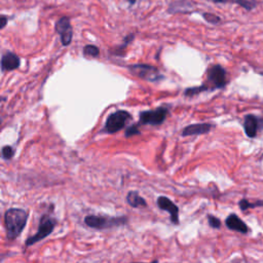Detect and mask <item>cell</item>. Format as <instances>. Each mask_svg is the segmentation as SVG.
Segmentation results:
<instances>
[{"label": "cell", "mask_w": 263, "mask_h": 263, "mask_svg": "<svg viewBox=\"0 0 263 263\" xmlns=\"http://www.w3.org/2000/svg\"><path fill=\"white\" fill-rule=\"evenodd\" d=\"M28 221V212L20 208H11L4 215L5 229L8 240H16L24 230Z\"/></svg>", "instance_id": "6da1fadb"}, {"label": "cell", "mask_w": 263, "mask_h": 263, "mask_svg": "<svg viewBox=\"0 0 263 263\" xmlns=\"http://www.w3.org/2000/svg\"><path fill=\"white\" fill-rule=\"evenodd\" d=\"M85 223L95 229H106L115 226L125 225L127 223V217H105V216H95L88 215L85 218Z\"/></svg>", "instance_id": "7a4b0ae2"}, {"label": "cell", "mask_w": 263, "mask_h": 263, "mask_svg": "<svg viewBox=\"0 0 263 263\" xmlns=\"http://www.w3.org/2000/svg\"><path fill=\"white\" fill-rule=\"evenodd\" d=\"M56 226V220L50 218L48 215H44L39 222V228L38 231L32 235L31 238L27 239L26 241V246H32L42 240L47 238V236L52 232Z\"/></svg>", "instance_id": "3957f363"}, {"label": "cell", "mask_w": 263, "mask_h": 263, "mask_svg": "<svg viewBox=\"0 0 263 263\" xmlns=\"http://www.w3.org/2000/svg\"><path fill=\"white\" fill-rule=\"evenodd\" d=\"M130 120L131 114L128 111L118 110L108 116L106 125H105V130L109 134H115L118 131L123 130Z\"/></svg>", "instance_id": "277c9868"}, {"label": "cell", "mask_w": 263, "mask_h": 263, "mask_svg": "<svg viewBox=\"0 0 263 263\" xmlns=\"http://www.w3.org/2000/svg\"><path fill=\"white\" fill-rule=\"evenodd\" d=\"M129 70L134 75L149 82H157L163 78L160 71L151 65H131L129 66Z\"/></svg>", "instance_id": "5b68a950"}, {"label": "cell", "mask_w": 263, "mask_h": 263, "mask_svg": "<svg viewBox=\"0 0 263 263\" xmlns=\"http://www.w3.org/2000/svg\"><path fill=\"white\" fill-rule=\"evenodd\" d=\"M168 116V109L160 107L155 110L144 111L140 113V123L142 125L160 126L162 125Z\"/></svg>", "instance_id": "8992f818"}, {"label": "cell", "mask_w": 263, "mask_h": 263, "mask_svg": "<svg viewBox=\"0 0 263 263\" xmlns=\"http://www.w3.org/2000/svg\"><path fill=\"white\" fill-rule=\"evenodd\" d=\"M56 30L61 36V42L63 45H69L72 41V27L67 17H63L57 22Z\"/></svg>", "instance_id": "52a82bcc"}, {"label": "cell", "mask_w": 263, "mask_h": 263, "mask_svg": "<svg viewBox=\"0 0 263 263\" xmlns=\"http://www.w3.org/2000/svg\"><path fill=\"white\" fill-rule=\"evenodd\" d=\"M208 78L215 88H223L226 85V72L220 65H213L208 71Z\"/></svg>", "instance_id": "ba28073f"}, {"label": "cell", "mask_w": 263, "mask_h": 263, "mask_svg": "<svg viewBox=\"0 0 263 263\" xmlns=\"http://www.w3.org/2000/svg\"><path fill=\"white\" fill-rule=\"evenodd\" d=\"M157 206L161 210L167 211L171 216V221L174 224H179V208L166 196H160L157 199Z\"/></svg>", "instance_id": "9c48e42d"}, {"label": "cell", "mask_w": 263, "mask_h": 263, "mask_svg": "<svg viewBox=\"0 0 263 263\" xmlns=\"http://www.w3.org/2000/svg\"><path fill=\"white\" fill-rule=\"evenodd\" d=\"M213 126L211 124H194L187 126L186 128H184L182 131V136L187 137V136H194V135H204L209 133L210 131L212 130Z\"/></svg>", "instance_id": "30bf717a"}, {"label": "cell", "mask_w": 263, "mask_h": 263, "mask_svg": "<svg viewBox=\"0 0 263 263\" xmlns=\"http://www.w3.org/2000/svg\"><path fill=\"white\" fill-rule=\"evenodd\" d=\"M258 128H259L258 117L253 114H248L245 117V122H244V130L246 135L249 138H255L257 135Z\"/></svg>", "instance_id": "8fae6325"}, {"label": "cell", "mask_w": 263, "mask_h": 263, "mask_svg": "<svg viewBox=\"0 0 263 263\" xmlns=\"http://www.w3.org/2000/svg\"><path fill=\"white\" fill-rule=\"evenodd\" d=\"M225 224L229 229L234 230V231H239V232L244 233V234H246L249 230L246 223L238 215H235V214H230L226 218Z\"/></svg>", "instance_id": "7c38bea8"}, {"label": "cell", "mask_w": 263, "mask_h": 263, "mask_svg": "<svg viewBox=\"0 0 263 263\" xmlns=\"http://www.w3.org/2000/svg\"><path fill=\"white\" fill-rule=\"evenodd\" d=\"M20 66V59L18 58L17 55L12 54V52H7L1 60V67L2 70L5 71H10V70H15Z\"/></svg>", "instance_id": "4fadbf2b"}, {"label": "cell", "mask_w": 263, "mask_h": 263, "mask_svg": "<svg viewBox=\"0 0 263 263\" xmlns=\"http://www.w3.org/2000/svg\"><path fill=\"white\" fill-rule=\"evenodd\" d=\"M127 202L132 208H141L147 206L146 201L137 191H130L127 195Z\"/></svg>", "instance_id": "5bb4252c"}, {"label": "cell", "mask_w": 263, "mask_h": 263, "mask_svg": "<svg viewBox=\"0 0 263 263\" xmlns=\"http://www.w3.org/2000/svg\"><path fill=\"white\" fill-rule=\"evenodd\" d=\"M257 207H263V201H257L255 203H250L248 200H242L240 202V208L242 211H246L251 208H257Z\"/></svg>", "instance_id": "9a60e30c"}, {"label": "cell", "mask_w": 263, "mask_h": 263, "mask_svg": "<svg viewBox=\"0 0 263 263\" xmlns=\"http://www.w3.org/2000/svg\"><path fill=\"white\" fill-rule=\"evenodd\" d=\"M234 2L248 10L253 9L257 4L256 0H234Z\"/></svg>", "instance_id": "2e32d148"}, {"label": "cell", "mask_w": 263, "mask_h": 263, "mask_svg": "<svg viewBox=\"0 0 263 263\" xmlns=\"http://www.w3.org/2000/svg\"><path fill=\"white\" fill-rule=\"evenodd\" d=\"M84 54L85 56H88V57H98L100 51H99V48L95 45H87L84 49Z\"/></svg>", "instance_id": "e0dca14e"}, {"label": "cell", "mask_w": 263, "mask_h": 263, "mask_svg": "<svg viewBox=\"0 0 263 263\" xmlns=\"http://www.w3.org/2000/svg\"><path fill=\"white\" fill-rule=\"evenodd\" d=\"M208 88L206 86H202V87H196V88H187L185 90V96L187 97H192V96H195L197 94H200L202 93V91H205L207 90Z\"/></svg>", "instance_id": "ac0fdd59"}, {"label": "cell", "mask_w": 263, "mask_h": 263, "mask_svg": "<svg viewBox=\"0 0 263 263\" xmlns=\"http://www.w3.org/2000/svg\"><path fill=\"white\" fill-rule=\"evenodd\" d=\"M1 154L4 160L9 161L12 159V156H14V149H12L11 146H4L1 150Z\"/></svg>", "instance_id": "d6986e66"}, {"label": "cell", "mask_w": 263, "mask_h": 263, "mask_svg": "<svg viewBox=\"0 0 263 263\" xmlns=\"http://www.w3.org/2000/svg\"><path fill=\"white\" fill-rule=\"evenodd\" d=\"M208 222H209V224L211 227L213 228H220L221 227V221L215 217V216H212V215H210L209 218H208Z\"/></svg>", "instance_id": "ffe728a7"}, {"label": "cell", "mask_w": 263, "mask_h": 263, "mask_svg": "<svg viewBox=\"0 0 263 263\" xmlns=\"http://www.w3.org/2000/svg\"><path fill=\"white\" fill-rule=\"evenodd\" d=\"M204 19L208 22V23H211V24H217L220 22V18L216 15L213 14H209V12H206V14H203Z\"/></svg>", "instance_id": "44dd1931"}, {"label": "cell", "mask_w": 263, "mask_h": 263, "mask_svg": "<svg viewBox=\"0 0 263 263\" xmlns=\"http://www.w3.org/2000/svg\"><path fill=\"white\" fill-rule=\"evenodd\" d=\"M140 134V131L138 130V126H131L130 128H128L127 132H126V137H132V136H135V135H139Z\"/></svg>", "instance_id": "7402d4cb"}, {"label": "cell", "mask_w": 263, "mask_h": 263, "mask_svg": "<svg viewBox=\"0 0 263 263\" xmlns=\"http://www.w3.org/2000/svg\"><path fill=\"white\" fill-rule=\"evenodd\" d=\"M7 24V17L0 16V30L4 28Z\"/></svg>", "instance_id": "603a6c76"}, {"label": "cell", "mask_w": 263, "mask_h": 263, "mask_svg": "<svg viewBox=\"0 0 263 263\" xmlns=\"http://www.w3.org/2000/svg\"><path fill=\"white\" fill-rule=\"evenodd\" d=\"M212 1H214V2H223V3H225V2L230 1V0H212Z\"/></svg>", "instance_id": "cb8c5ba5"}, {"label": "cell", "mask_w": 263, "mask_h": 263, "mask_svg": "<svg viewBox=\"0 0 263 263\" xmlns=\"http://www.w3.org/2000/svg\"><path fill=\"white\" fill-rule=\"evenodd\" d=\"M128 1H129L130 3L133 4V3H135V2H136V0H128Z\"/></svg>", "instance_id": "d4e9b609"}, {"label": "cell", "mask_w": 263, "mask_h": 263, "mask_svg": "<svg viewBox=\"0 0 263 263\" xmlns=\"http://www.w3.org/2000/svg\"><path fill=\"white\" fill-rule=\"evenodd\" d=\"M1 260H2V257H1V256H0V262H1Z\"/></svg>", "instance_id": "484cf974"}, {"label": "cell", "mask_w": 263, "mask_h": 263, "mask_svg": "<svg viewBox=\"0 0 263 263\" xmlns=\"http://www.w3.org/2000/svg\"><path fill=\"white\" fill-rule=\"evenodd\" d=\"M152 263H157V261H154V262H152Z\"/></svg>", "instance_id": "4316f807"}, {"label": "cell", "mask_w": 263, "mask_h": 263, "mask_svg": "<svg viewBox=\"0 0 263 263\" xmlns=\"http://www.w3.org/2000/svg\"><path fill=\"white\" fill-rule=\"evenodd\" d=\"M0 124H1V120H0Z\"/></svg>", "instance_id": "83f0119b"}]
</instances>
